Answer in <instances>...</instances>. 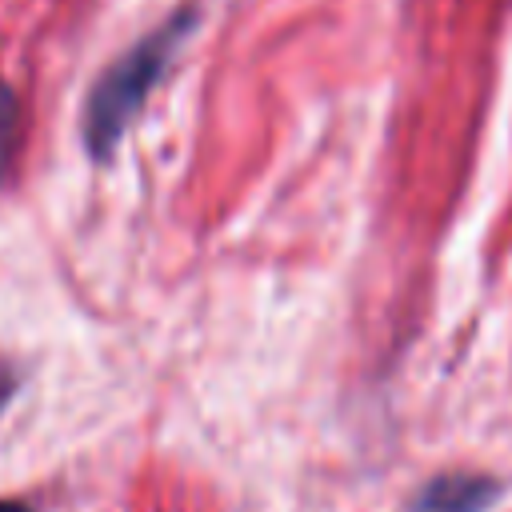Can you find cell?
<instances>
[{"label":"cell","mask_w":512,"mask_h":512,"mask_svg":"<svg viewBox=\"0 0 512 512\" xmlns=\"http://www.w3.org/2000/svg\"><path fill=\"white\" fill-rule=\"evenodd\" d=\"M188 28V16H176L172 24L156 28L148 40L132 44L92 88L88 96V112H84V140L92 156H104L116 148L120 132L128 128V120L136 116V108L144 104V96L152 92V84L160 80L168 56L180 44V32Z\"/></svg>","instance_id":"cell-1"},{"label":"cell","mask_w":512,"mask_h":512,"mask_svg":"<svg viewBox=\"0 0 512 512\" xmlns=\"http://www.w3.org/2000/svg\"><path fill=\"white\" fill-rule=\"evenodd\" d=\"M488 500L492 484L484 476H440L416 496L412 512H480Z\"/></svg>","instance_id":"cell-2"},{"label":"cell","mask_w":512,"mask_h":512,"mask_svg":"<svg viewBox=\"0 0 512 512\" xmlns=\"http://www.w3.org/2000/svg\"><path fill=\"white\" fill-rule=\"evenodd\" d=\"M16 144H20V104H16V92L0 80V180L12 172Z\"/></svg>","instance_id":"cell-3"},{"label":"cell","mask_w":512,"mask_h":512,"mask_svg":"<svg viewBox=\"0 0 512 512\" xmlns=\"http://www.w3.org/2000/svg\"><path fill=\"white\" fill-rule=\"evenodd\" d=\"M12 388H16V376H12V372H8L4 364H0V408L8 404V396H12Z\"/></svg>","instance_id":"cell-4"},{"label":"cell","mask_w":512,"mask_h":512,"mask_svg":"<svg viewBox=\"0 0 512 512\" xmlns=\"http://www.w3.org/2000/svg\"><path fill=\"white\" fill-rule=\"evenodd\" d=\"M0 512H32V508L20 504V500H0Z\"/></svg>","instance_id":"cell-5"}]
</instances>
